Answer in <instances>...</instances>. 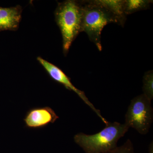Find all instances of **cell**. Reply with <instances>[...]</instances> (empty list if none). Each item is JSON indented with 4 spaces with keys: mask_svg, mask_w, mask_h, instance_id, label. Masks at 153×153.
I'll list each match as a JSON object with an SVG mask.
<instances>
[{
    "mask_svg": "<svg viewBox=\"0 0 153 153\" xmlns=\"http://www.w3.org/2000/svg\"><path fill=\"white\" fill-rule=\"evenodd\" d=\"M107 153H134V152L131 141L128 140L122 146H117Z\"/></svg>",
    "mask_w": 153,
    "mask_h": 153,
    "instance_id": "8fae6325",
    "label": "cell"
},
{
    "mask_svg": "<svg viewBox=\"0 0 153 153\" xmlns=\"http://www.w3.org/2000/svg\"><path fill=\"white\" fill-rule=\"evenodd\" d=\"M37 60L43 66L50 77L55 82L63 85L66 89L74 91L82 100L85 104H87L92 110L97 114L99 117L105 124H106L107 121L102 116L100 111L97 109L93 104L88 100L85 93L82 91L76 88L72 84L70 78L60 68L52 64L42 57H37Z\"/></svg>",
    "mask_w": 153,
    "mask_h": 153,
    "instance_id": "5b68a950",
    "label": "cell"
},
{
    "mask_svg": "<svg viewBox=\"0 0 153 153\" xmlns=\"http://www.w3.org/2000/svg\"><path fill=\"white\" fill-rule=\"evenodd\" d=\"M129 128L125 123L108 121L101 131L92 135L79 133L74 136V141L86 153H107L117 146Z\"/></svg>",
    "mask_w": 153,
    "mask_h": 153,
    "instance_id": "6da1fadb",
    "label": "cell"
},
{
    "mask_svg": "<svg viewBox=\"0 0 153 153\" xmlns=\"http://www.w3.org/2000/svg\"><path fill=\"white\" fill-rule=\"evenodd\" d=\"M153 3L151 0H125L124 13L126 16L146 10Z\"/></svg>",
    "mask_w": 153,
    "mask_h": 153,
    "instance_id": "9c48e42d",
    "label": "cell"
},
{
    "mask_svg": "<svg viewBox=\"0 0 153 153\" xmlns=\"http://www.w3.org/2000/svg\"><path fill=\"white\" fill-rule=\"evenodd\" d=\"M151 101L143 94L133 99L126 114V125L141 134H147L153 119Z\"/></svg>",
    "mask_w": 153,
    "mask_h": 153,
    "instance_id": "277c9868",
    "label": "cell"
},
{
    "mask_svg": "<svg viewBox=\"0 0 153 153\" xmlns=\"http://www.w3.org/2000/svg\"><path fill=\"white\" fill-rule=\"evenodd\" d=\"M143 94L150 100L153 98V70L147 71L143 78Z\"/></svg>",
    "mask_w": 153,
    "mask_h": 153,
    "instance_id": "30bf717a",
    "label": "cell"
},
{
    "mask_svg": "<svg viewBox=\"0 0 153 153\" xmlns=\"http://www.w3.org/2000/svg\"><path fill=\"white\" fill-rule=\"evenodd\" d=\"M82 13V1L74 0L58 3L55 10V21L62 35L65 55L68 53L72 42L81 33Z\"/></svg>",
    "mask_w": 153,
    "mask_h": 153,
    "instance_id": "7a4b0ae2",
    "label": "cell"
},
{
    "mask_svg": "<svg viewBox=\"0 0 153 153\" xmlns=\"http://www.w3.org/2000/svg\"><path fill=\"white\" fill-rule=\"evenodd\" d=\"M82 3L83 13L81 32L86 33L89 40L101 51L102 31L108 24H118L117 19L96 0L82 1Z\"/></svg>",
    "mask_w": 153,
    "mask_h": 153,
    "instance_id": "3957f363",
    "label": "cell"
},
{
    "mask_svg": "<svg viewBox=\"0 0 153 153\" xmlns=\"http://www.w3.org/2000/svg\"><path fill=\"white\" fill-rule=\"evenodd\" d=\"M22 13L20 6L10 8L0 7V31L17 30L21 22Z\"/></svg>",
    "mask_w": 153,
    "mask_h": 153,
    "instance_id": "52a82bcc",
    "label": "cell"
},
{
    "mask_svg": "<svg viewBox=\"0 0 153 153\" xmlns=\"http://www.w3.org/2000/svg\"><path fill=\"white\" fill-rule=\"evenodd\" d=\"M149 153H153V142L151 143L149 148Z\"/></svg>",
    "mask_w": 153,
    "mask_h": 153,
    "instance_id": "7c38bea8",
    "label": "cell"
},
{
    "mask_svg": "<svg viewBox=\"0 0 153 153\" xmlns=\"http://www.w3.org/2000/svg\"><path fill=\"white\" fill-rule=\"evenodd\" d=\"M59 117L53 109L49 106L38 107L29 110L24 121L27 128L38 129L54 123Z\"/></svg>",
    "mask_w": 153,
    "mask_h": 153,
    "instance_id": "8992f818",
    "label": "cell"
},
{
    "mask_svg": "<svg viewBox=\"0 0 153 153\" xmlns=\"http://www.w3.org/2000/svg\"><path fill=\"white\" fill-rule=\"evenodd\" d=\"M97 2L113 14L118 21V25H124L126 16L124 13L125 0H96Z\"/></svg>",
    "mask_w": 153,
    "mask_h": 153,
    "instance_id": "ba28073f",
    "label": "cell"
}]
</instances>
